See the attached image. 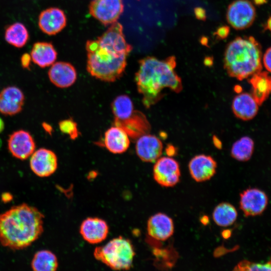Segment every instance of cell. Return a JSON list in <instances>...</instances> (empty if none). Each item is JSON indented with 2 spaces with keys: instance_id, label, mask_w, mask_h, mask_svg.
<instances>
[{
  "instance_id": "obj_30",
  "label": "cell",
  "mask_w": 271,
  "mask_h": 271,
  "mask_svg": "<svg viewBox=\"0 0 271 271\" xmlns=\"http://www.w3.org/2000/svg\"><path fill=\"white\" fill-rule=\"evenodd\" d=\"M60 128L64 132L73 134L76 131L75 123L70 120H64L59 123Z\"/></svg>"
},
{
  "instance_id": "obj_10",
  "label": "cell",
  "mask_w": 271,
  "mask_h": 271,
  "mask_svg": "<svg viewBox=\"0 0 271 271\" xmlns=\"http://www.w3.org/2000/svg\"><path fill=\"white\" fill-rule=\"evenodd\" d=\"M8 148L14 157L25 160L30 157L35 151L36 144L29 131L20 129L13 132L9 136Z\"/></svg>"
},
{
  "instance_id": "obj_35",
  "label": "cell",
  "mask_w": 271,
  "mask_h": 271,
  "mask_svg": "<svg viewBox=\"0 0 271 271\" xmlns=\"http://www.w3.org/2000/svg\"><path fill=\"white\" fill-rule=\"evenodd\" d=\"M2 200L4 202H8L10 201L12 199V197L11 194L8 193H5L2 195Z\"/></svg>"
},
{
  "instance_id": "obj_36",
  "label": "cell",
  "mask_w": 271,
  "mask_h": 271,
  "mask_svg": "<svg viewBox=\"0 0 271 271\" xmlns=\"http://www.w3.org/2000/svg\"><path fill=\"white\" fill-rule=\"evenodd\" d=\"M5 127V124L4 121L1 118H0V133L2 132Z\"/></svg>"
},
{
  "instance_id": "obj_31",
  "label": "cell",
  "mask_w": 271,
  "mask_h": 271,
  "mask_svg": "<svg viewBox=\"0 0 271 271\" xmlns=\"http://www.w3.org/2000/svg\"><path fill=\"white\" fill-rule=\"evenodd\" d=\"M262 61L265 69L271 73V47L266 50L263 56Z\"/></svg>"
},
{
  "instance_id": "obj_19",
  "label": "cell",
  "mask_w": 271,
  "mask_h": 271,
  "mask_svg": "<svg viewBox=\"0 0 271 271\" xmlns=\"http://www.w3.org/2000/svg\"><path fill=\"white\" fill-rule=\"evenodd\" d=\"M48 74L50 81L59 88L71 86L77 78V73L74 66L65 62L53 63L49 69Z\"/></svg>"
},
{
  "instance_id": "obj_18",
  "label": "cell",
  "mask_w": 271,
  "mask_h": 271,
  "mask_svg": "<svg viewBox=\"0 0 271 271\" xmlns=\"http://www.w3.org/2000/svg\"><path fill=\"white\" fill-rule=\"evenodd\" d=\"M174 225L171 217L163 213L151 216L147 222L148 234L158 240L165 241L173 234Z\"/></svg>"
},
{
  "instance_id": "obj_21",
  "label": "cell",
  "mask_w": 271,
  "mask_h": 271,
  "mask_svg": "<svg viewBox=\"0 0 271 271\" xmlns=\"http://www.w3.org/2000/svg\"><path fill=\"white\" fill-rule=\"evenodd\" d=\"M104 145L113 154H121L129 148L128 134L122 127L115 125L108 129L104 134Z\"/></svg>"
},
{
  "instance_id": "obj_32",
  "label": "cell",
  "mask_w": 271,
  "mask_h": 271,
  "mask_svg": "<svg viewBox=\"0 0 271 271\" xmlns=\"http://www.w3.org/2000/svg\"><path fill=\"white\" fill-rule=\"evenodd\" d=\"M229 33V28L227 26H223L217 29L215 35L218 38L224 39L228 36Z\"/></svg>"
},
{
  "instance_id": "obj_28",
  "label": "cell",
  "mask_w": 271,
  "mask_h": 271,
  "mask_svg": "<svg viewBox=\"0 0 271 271\" xmlns=\"http://www.w3.org/2000/svg\"><path fill=\"white\" fill-rule=\"evenodd\" d=\"M254 148L252 140L248 137H243L236 141L232 145L231 155L240 161L248 160L252 156Z\"/></svg>"
},
{
  "instance_id": "obj_1",
  "label": "cell",
  "mask_w": 271,
  "mask_h": 271,
  "mask_svg": "<svg viewBox=\"0 0 271 271\" xmlns=\"http://www.w3.org/2000/svg\"><path fill=\"white\" fill-rule=\"evenodd\" d=\"M176 66V58L173 56L161 60L148 56L139 61L135 81L146 107L150 108L158 102L164 96L165 89L176 93L182 90L181 78L175 70Z\"/></svg>"
},
{
  "instance_id": "obj_4",
  "label": "cell",
  "mask_w": 271,
  "mask_h": 271,
  "mask_svg": "<svg viewBox=\"0 0 271 271\" xmlns=\"http://www.w3.org/2000/svg\"><path fill=\"white\" fill-rule=\"evenodd\" d=\"M87 70L95 78L105 82H114L123 74L127 55L100 46L95 40L86 44Z\"/></svg>"
},
{
  "instance_id": "obj_3",
  "label": "cell",
  "mask_w": 271,
  "mask_h": 271,
  "mask_svg": "<svg viewBox=\"0 0 271 271\" xmlns=\"http://www.w3.org/2000/svg\"><path fill=\"white\" fill-rule=\"evenodd\" d=\"M262 49L253 37H237L227 46L224 55V66L228 74L242 80L262 69Z\"/></svg>"
},
{
  "instance_id": "obj_33",
  "label": "cell",
  "mask_w": 271,
  "mask_h": 271,
  "mask_svg": "<svg viewBox=\"0 0 271 271\" xmlns=\"http://www.w3.org/2000/svg\"><path fill=\"white\" fill-rule=\"evenodd\" d=\"M31 61L32 58L30 54L24 53L22 55L20 59L21 66L23 68L28 69L30 68Z\"/></svg>"
},
{
  "instance_id": "obj_11",
  "label": "cell",
  "mask_w": 271,
  "mask_h": 271,
  "mask_svg": "<svg viewBox=\"0 0 271 271\" xmlns=\"http://www.w3.org/2000/svg\"><path fill=\"white\" fill-rule=\"evenodd\" d=\"M57 157L54 152L40 148L35 151L30 157V167L32 171L40 177H47L56 171Z\"/></svg>"
},
{
  "instance_id": "obj_24",
  "label": "cell",
  "mask_w": 271,
  "mask_h": 271,
  "mask_svg": "<svg viewBox=\"0 0 271 271\" xmlns=\"http://www.w3.org/2000/svg\"><path fill=\"white\" fill-rule=\"evenodd\" d=\"M5 39L13 46L22 48L27 44L29 39V32L24 24L16 22L6 28Z\"/></svg>"
},
{
  "instance_id": "obj_23",
  "label": "cell",
  "mask_w": 271,
  "mask_h": 271,
  "mask_svg": "<svg viewBox=\"0 0 271 271\" xmlns=\"http://www.w3.org/2000/svg\"><path fill=\"white\" fill-rule=\"evenodd\" d=\"M250 77L252 95L260 105L271 94V77L266 72L260 71Z\"/></svg>"
},
{
  "instance_id": "obj_8",
  "label": "cell",
  "mask_w": 271,
  "mask_h": 271,
  "mask_svg": "<svg viewBox=\"0 0 271 271\" xmlns=\"http://www.w3.org/2000/svg\"><path fill=\"white\" fill-rule=\"evenodd\" d=\"M180 169L178 162L170 157L159 158L153 168V177L161 186L173 187L180 181Z\"/></svg>"
},
{
  "instance_id": "obj_22",
  "label": "cell",
  "mask_w": 271,
  "mask_h": 271,
  "mask_svg": "<svg viewBox=\"0 0 271 271\" xmlns=\"http://www.w3.org/2000/svg\"><path fill=\"white\" fill-rule=\"evenodd\" d=\"M30 55L34 63L41 68H46L54 63L57 53L51 43L38 42L33 45Z\"/></svg>"
},
{
  "instance_id": "obj_14",
  "label": "cell",
  "mask_w": 271,
  "mask_h": 271,
  "mask_svg": "<svg viewBox=\"0 0 271 271\" xmlns=\"http://www.w3.org/2000/svg\"><path fill=\"white\" fill-rule=\"evenodd\" d=\"M66 23L65 13L57 8H50L43 11L38 18L40 29L48 35H54L61 31Z\"/></svg>"
},
{
  "instance_id": "obj_25",
  "label": "cell",
  "mask_w": 271,
  "mask_h": 271,
  "mask_svg": "<svg viewBox=\"0 0 271 271\" xmlns=\"http://www.w3.org/2000/svg\"><path fill=\"white\" fill-rule=\"evenodd\" d=\"M31 265L35 271H54L58 268V261L52 251L41 250L34 254Z\"/></svg>"
},
{
  "instance_id": "obj_34",
  "label": "cell",
  "mask_w": 271,
  "mask_h": 271,
  "mask_svg": "<svg viewBox=\"0 0 271 271\" xmlns=\"http://www.w3.org/2000/svg\"><path fill=\"white\" fill-rule=\"evenodd\" d=\"M195 14L197 18L204 20L206 18L204 10L201 8H197L195 10Z\"/></svg>"
},
{
  "instance_id": "obj_17",
  "label": "cell",
  "mask_w": 271,
  "mask_h": 271,
  "mask_svg": "<svg viewBox=\"0 0 271 271\" xmlns=\"http://www.w3.org/2000/svg\"><path fill=\"white\" fill-rule=\"evenodd\" d=\"M109 227L103 219L97 217L87 218L82 222L80 233L83 239L89 243L96 244L107 237Z\"/></svg>"
},
{
  "instance_id": "obj_13",
  "label": "cell",
  "mask_w": 271,
  "mask_h": 271,
  "mask_svg": "<svg viewBox=\"0 0 271 271\" xmlns=\"http://www.w3.org/2000/svg\"><path fill=\"white\" fill-rule=\"evenodd\" d=\"M25 95L19 87L9 86L0 92V113L7 116H13L23 109Z\"/></svg>"
},
{
  "instance_id": "obj_7",
  "label": "cell",
  "mask_w": 271,
  "mask_h": 271,
  "mask_svg": "<svg viewBox=\"0 0 271 271\" xmlns=\"http://www.w3.org/2000/svg\"><path fill=\"white\" fill-rule=\"evenodd\" d=\"M123 9L122 0H92L89 5L90 14L105 25L117 22Z\"/></svg>"
},
{
  "instance_id": "obj_20",
  "label": "cell",
  "mask_w": 271,
  "mask_h": 271,
  "mask_svg": "<svg viewBox=\"0 0 271 271\" xmlns=\"http://www.w3.org/2000/svg\"><path fill=\"white\" fill-rule=\"evenodd\" d=\"M258 104L252 95L246 92L240 93L233 98L232 109L238 118L248 120L253 118L257 114Z\"/></svg>"
},
{
  "instance_id": "obj_6",
  "label": "cell",
  "mask_w": 271,
  "mask_h": 271,
  "mask_svg": "<svg viewBox=\"0 0 271 271\" xmlns=\"http://www.w3.org/2000/svg\"><path fill=\"white\" fill-rule=\"evenodd\" d=\"M256 17L255 9L248 0H235L228 7L226 19L234 29L241 30L249 27Z\"/></svg>"
},
{
  "instance_id": "obj_2",
  "label": "cell",
  "mask_w": 271,
  "mask_h": 271,
  "mask_svg": "<svg viewBox=\"0 0 271 271\" xmlns=\"http://www.w3.org/2000/svg\"><path fill=\"white\" fill-rule=\"evenodd\" d=\"M44 216L37 208L23 203L0 214V243L13 250L27 248L43 232Z\"/></svg>"
},
{
  "instance_id": "obj_37",
  "label": "cell",
  "mask_w": 271,
  "mask_h": 271,
  "mask_svg": "<svg viewBox=\"0 0 271 271\" xmlns=\"http://www.w3.org/2000/svg\"><path fill=\"white\" fill-rule=\"evenodd\" d=\"M2 142L1 140L0 139V147H1V146H2Z\"/></svg>"
},
{
  "instance_id": "obj_29",
  "label": "cell",
  "mask_w": 271,
  "mask_h": 271,
  "mask_svg": "<svg viewBox=\"0 0 271 271\" xmlns=\"http://www.w3.org/2000/svg\"><path fill=\"white\" fill-rule=\"evenodd\" d=\"M234 269L238 270H271V261L262 264L244 260L238 263Z\"/></svg>"
},
{
  "instance_id": "obj_16",
  "label": "cell",
  "mask_w": 271,
  "mask_h": 271,
  "mask_svg": "<svg viewBox=\"0 0 271 271\" xmlns=\"http://www.w3.org/2000/svg\"><path fill=\"white\" fill-rule=\"evenodd\" d=\"M188 168L192 178L196 182H202L209 180L215 175L217 163L210 156L200 154L191 159Z\"/></svg>"
},
{
  "instance_id": "obj_12",
  "label": "cell",
  "mask_w": 271,
  "mask_h": 271,
  "mask_svg": "<svg viewBox=\"0 0 271 271\" xmlns=\"http://www.w3.org/2000/svg\"><path fill=\"white\" fill-rule=\"evenodd\" d=\"M267 203L265 193L257 188H248L240 194V208L247 217L261 214Z\"/></svg>"
},
{
  "instance_id": "obj_5",
  "label": "cell",
  "mask_w": 271,
  "mask_h": 271,
  "mask_svg": "<svg viewBox=\"0 0 271 271\" xmlns=\"http://www.w3.org/2000/svg\"><path fill=\"white\" fill-rule=\"evenodd\" d=\"M93 254L97 260L111 269L127 270L132 266L135 252L129 239L119 236L96 247Z\"/></svg>"
},
{
  "instance_id": "obj_9",
  "label": "cell",
  "mask_w": 271,
  "mask_h": 271,
  "mask_svg": "<svg viewBox=\"0 0 271 271\" xmlns=\"http://www.w3.org/2000/svg\"><path fill=\"white\" fill-rule=\"evenodd\" d=\"M101 47L128 56L132 49L126 41L121 24L116 22L96 40Z\"/></svg>"
},
{
  "instance_id": "obj_15",
  "label": "cell",
  "mask_w": 271,
  "mask_h": 271,
  "mask_svg": "<svg viewBox=\"0 0 271 271\" xmlns=\"http://www.w3.org/2000/svg\"><path fill=\"white\" fill-rule=\"evenodd\" d=\"M162 141L156 136L145 133L137 140L136 151L139 158L145 162H154L160 158L163 152Z\"/></svg>"
},
{
  "instance_id": "obj_26",
  "label": "cell",
  "mask_w": 271,
  "mask_h": 271,
  "mask_svg": "<svg viewBox=\"0 0 271 271\" xmlns=\"http://www.w3.org/2000/svg\"><path fill=\"white\" fill-rule=\"evenodd\" d=\"M237 217L235 208L227 202H222L214 209L212 217L215 223L219 226L227 227L232 225Z\"/></svg>"
},
{
  "instance_id": "obj_27",
  "label": "cell",
  "mask_w": 271,
  "mask_h": 271,
  "mask_svg": "<svg viewBox=\"0 0 271 271\" xmlns=\"http://www.w3.org/2000/svg\"><path fill=\"white\" fill-rule=\"evenodd\" d=\"M112 111L115 121H123L129 118L133 113V103L126 95L116 97L111 105Z\"/></svg>"
}]
</instances>
